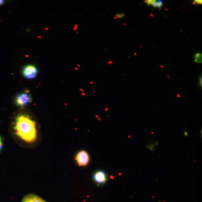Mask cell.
I'll list each match as a JSON object with an SVG mask.
<instances>
[{
    "label": "cell",
    "instance_id": "1",
    "mask_svg": "<svg viewBox=\"0 0 202 202\" xmlns=\"http://www.w3.org/2000/svg\"><path fill=\"white\" fill-rule=\"evenodd\" d=\"M39 124L31 111L21 108L13 113L10 121V130L15 138L27 144L38 141Z\"/></svg>",
    "mask_w": 202,
    "mask_h": 202
},
{
    "label": "cell",
    "instance_id": "37",
    "mask_svg": "<svg viewBox=\"0 0 202 202\" xmlns=\"http://www.w3.org/2000/svg\"><path fill=\"white\" fill-rule=\"evenodd\" d=\"M78 33H79V32H77V33H78Z\"/></svg>",
    "mask_w": 202,
    "mask_h": 202
},
{
    "label": "cell",
    "instance_id": "36",
    "mask_svg": "<svg viewBox=\"0 0 202 202\" xmlns=\"http://www.w3.org/2000/svg\"><path fill=\"white\" fill-rule=\"evenodd\" d=\"M166 10H168L167 9H166Z\"/></svg>",
    "mask_w": 202,
    "mask_h": 202
},
{
    "label": "cell",
    "instance_id": "2",
    "mask_svg": "<svg viewBox=\"0 0 202 202\" xmlns=\"http://www.w3.org/2000/svg\"><path fill=\"white\" fill-rule=\"evenodd\" d=\"M31 101L32 98L31 96L29 93L27 92L20 93L15 98V104L21 108L27 106Z\"/></svg>",
    "mask_w": 202,
    "mask_h": 202
},
{
    "label": "cell",
    "instance_id": "15",
    "mask_svg": "<svg viewBox=\"0 0 202 202\" xmlns=\"http://www.w3.org/2000/svg\"><path fill=\"white\" fill-rule=\"evenodd\" d=\"M5 3V1L3 0H0V6L4 4Z\"/></svg>",
    "mask_w": 202,
    "mask_h": 202
},
{
    "label": "cell",
    "instance_id": "25",
    "mask_svg": "<svg viewBox=\"0 0 202 202\" xmlns=\"http://www.w3.org/2000/svg\"><path fill=\"white\" fill-rule=\"evenodd\" d=\"M150 16H151L152 17H153V15L152 14H150Z\"/></svg>",
    "mask_w": 202,
    "mask_h": 202
},
{
    "label": "cell",
    "instance_id": "11",
    "mask_svg": "<svg viewBox=\"0 0 202 202\" xmlns=\"http://www.w3.org/2000/svg\"><path fill=\"white\" fill-rule=\"evenodd\" d=\"M3 146V143L2 138L1 136H0V153L1 152V150L2 149Z\"/></svg>",
    "mask_w": 202,
    "mask_h": 202
},
{
    "label": "cell",
    "instance_id": "26",
    "mask_svg": "<svg viewBox=\"0 0 202 202\" xmlns=\"http://www.w3.org/2000/svg\"><path fill=\"white\" fill-rule=\"evenodd\" d=\"M117 18L116 17H113V19H117Z\"/></svg>",
    "mask_w": 202,
    "mask_h": 202
},
{
    "label": "cell",
    "instance_id": "7",
    "mask_svg": "<svg viewBox=\"0 0 202 202\" xmlns=\"http://www.w3.org/2000/svg\"><path fill=\"white\" fill-rule=\"evenodd\" d=\"M194 62L198 63H202V55L201 53H195L194 56Z\"/></svg>",
    "mask_w": 202,
    "mask_h": 202
},
{
    "label": "cell",
    "instance_id": "29",
    "mask_svg": "<svg viewBox=\"0 0 202 202\" xmlns=\"http://www.w3.org/2000/svg\"><path fill=\"white\" fill-rule=\"evenodd\" d=\"M98 120H99V121H101V118H98Z\"/></svg>",
    "mask_w": 202,
    "mask_h": 202
},
{
    "label": "cell",
    "instance_id": "14",
    "mask_svg": "<svg viewBox=\"0 0 202 202\" xmlns=\"http://www.w3.org/2000/svg\"><path fill=\"white\" fill-rule=\"evenodd\" d=\"M78 27V24H76L75 25L74 28H73V31H76Z\"/></svg>",
    "mask_w": 202,
    "mask_h": 202
},
{
    "label": "cell",
    "instance_id": "30",
    "mask_svg": "<svg viewBox=\"0 0 202 202\" xmlns=\"http://www.w3.org/2000/svg\"><path fill=\"white\" fill-rule=\"evenodd\" d=\"M77 66H78V67H80V65H79V64H78Z\"/></svg>",
    "mask_w": 202,
    "mask_h": 202
},
{
    "label": "cell",
    "instance_id": "9",
    "mask_svg": "<svg viewBox=\"0 0 202 202\" xmlns=\"http://www.w3.org/2000/svg\"><path fill=\"white\" fill-rule=\"evenodd\" d=\"M158 6L157 7L159 8H161L163 6V3L161 1H157Z\"/></svg>",
    "mask_w": 202,
    "mask_h": 202
},
{
    "label": "cell",
    "instance_id": "8",
    "mask_svg": "<svg viewBox=\"0 0 202 202\" xmlns=\"http://www.w3.org/2000/svg\"><path fill=\"white\" fill-rule=\"evenodd\" d=\"M125 16V15L124 13H117L116 15H115V17L119 18H122L123 17H124Z\"/></svg>",
    "mask_w": 202,
    "mask_h": 202
},
{
    "label": "cell",
    "instance_id": "12",
    "mask_svg": "<svg viewBox=\"0 0 202 202\" xmlns=\"http://www.w3.org/2000/svg\"><path fill=\"white\" fill-rule=\"evenodd\" d=\"M199 84L200 87L202 88V75L200 77L199 79Z\"/></svg>",
    "mask_w": 202,
    "mask_h": 202
},
{
    "label": "cell",
    "instance_id": "32",
    "mask_svg": "<svg viewBox=\"0 0 202 202\" xmlns=\"http://www.w3.org/2000/svg\"><path fill=\"white\" fill-rule=\"evenodd\" d=\"M126 23H124V24H123V25H126Z\"/></svg>",
    "mask_w": 202,
    "mask_h": 202
},
{
    "label": "cell",
    "instance_id": "27",
    "mask_svg": "<svg viewBox=\"0 0 202 202\" xmlns=\"http://www.w3.org/2000/svg\"><path fill=\"white\" fill-rule=\"evenodd\" d=\"M90 84H93V82H90Z\"/></svg>",
    "mask_w": 202,
    "mask_h": 202
},
{
    "label": "cell",
    "instance_id": "17",
    "mask_svg": "<svg viewBox=\"0 0 202 202\" xmlns=\"http://www.w3.org/2000/svg\"><path fill=\"white\" fill-rule=\"evenodd\" d=\"M112 63H113V62L111 61H108L107 62V64L108 65L111 64H112Z\"/></svg>",
    "mask_w": 202,
    "mask_h": 202
},
{
    "label": "cell",
    "instance_id": "33",
    "mask_svg": "<svg viewBox=\"0 0 202 202\" xmlns=\"http://www.w3.org/2000/svg\"><path fill=\"white\" fill-rule=\"evenodd\" d=\"M95 92H95V91H93V93H95Z\"/></svg>",
    "mask_w": 202,
    "mask_h": 202
},
{
    "label": "cell",
    "instance_id": "18",
    "mask_svg": "<svg viewBox=\"0 0 202 202\" xmlns=\"http://www.w3.org/2000/svg\"><path fill=\"white\" fill-rule=\"evenodd\" d=\"M155 145H156V146H158V144H159V143H158L157 141H156L155 142Z\"/></svg>",
    "mask_w": 202,
    "mask_h": 202
},
{
    "label": "cell",
    "instance_id": "28",
    "mask_svg": "<svg viewBox=\"0 0 202 202\" xmlns=\"http://www.w3.org/2000/svg\"><path fill=\"white\" fill-rule=\"evenodd\" d=\"M193 5H195V4H196V3H195V2H193Z\"/></svg>",
    "mask_w": 202,
    "mask_h": 202
},
{
    "label": "cell",
    "instance_id": "35",
    "mask_svg": "<svg viewBox=\"0 0 202 202\" xmlns=\"http://www.w3.org/2000/svg\"><path fill=\"white\" fill-rule=\"evenodd\" d=\"M101 122H102V120H101Z\"/></svg>",
    "mask_w": 202,
    "mask_h": 202
},
{
    "label": "cell",
    "instance_id": "13",
    "mask_svg": "<svg viewBox=\"0 0 202 202\" xmlns=\"http://www.w3.org/2000/svg\"><path fill=\"white\" fill-rule=\"evenodd\" d=\"M194 2L196 3V4H198L201 5L202 4V0H195L194 1Z\"/></svg>",
    "mask_w": 202,
    "mask_h": 202
},
{
    "label": "cell",
    "instance_id": "24",
    "mask_svg": "<svg viewBox=\"0 0 202 202\" xmlns=\"http://www.w3.org/2000/svg\"><path fill=\"white\" fill-rule=\"evenodd\" d=\"M75 69L76 71H78V68H75Z\"/></svg>",
    "mask_w": 202,
    "mask_h": 202
},
{
    "label": "cell",
    "instance_id": "23",
    "mask_svg": "<svg viewBox=\"0 0 202 202\" xmlns=\"http://www.w3.org/2000/svg\"><path fill=\"white\" fill-rule=\"evenodd\" d=\"M95 117H96L97 118H99V116H97V115H96V116H95Z\"/></svg>",
    "mask_w": 202,
    "mask_h": 202
},
{
    "label": "cell",
    "instance_id": "4",
    "mask_svg": "<svg viewBox=\"0 0 202 202\" xmlns=\"http://www.w3.org/2000/svg\"><path fill=\"white\" fill-rule=\"evenodd\" d=\"M75 160L79 166H86L89 162V155L86 151L81 150L77 153Z\"/></svg>",
    "mask_w": 202,
    "mask_h": 202
},
{
    "label": "cell",
    "instance_id": "21",
    "mask_svg": "<svg viewBox=\"0 0 202 202\" xmlns=\"http://www.w3.org/2000/svg\"><path fill=\"white\" fill-rule=\"evenodd\" d=\"M81 95L82 96H84V95H85V93H82Z\"/></svg>",
    "mask_w": 202,
    "mask_h": 202
},
{
    "label": "cell",
    "instance_id": "34",
    "mask_svg": "<svg viewBox=\"0 0 202 202\" xmlns=\"http://www.w3.org/2000/svg\"><path fill=\"white\" fill-rule=\"evenodd\" d=\"M161 68H163V67L162 66H161Z\"/></svg>",
    "mask_w": 202,
    "mask_h": 202
},
{
    "label": "cell",
    "instance_id": "16",
    "mask_svg": "<svg viewBox=\"0 0 202 202\" xmlns=\"http://www.w3.org/2000/svg\"><path fill=\"white\" fill-rule=\"evenodd\" d=\"M184 134L185 136L186 137H188L189 136V133L187 131H185Z\"/></svg>",
    "mask_w": 202,
    "mask_h": 202
},
{
    "label": "cell",
    "instance_id": "38",
    "mask_svg": "<svg viewBox=\"0 0 202 202\" xmlns=\"http://www.w3.org/2000/svg\"><path fill=\"white\" fill-rule=\"evenodd\" d=\"M152 134H153V132H152Z\"/></svg>",
    "mask_w": 202,
    "mask_h": 202
},
{
    "label": "cell",
    "instance_id": "22",
    "mask_svg": "<svg viewBox=\"0 0 202 202\" xmlns=\"http://www.w3.org/2000/svg\"><path fill=\"white\" fill-rule=\"evenodd\" d=\"M108 111V108H105V111L107 112Z\"/></svg>",
    "mask_w": 202,
    "mask_h": 202
},
{
    "label": "cell",
    "instance_id": "19",
    "mask_svg": "<svg viewBox=\"0 0 202 202\" xmlns=\"http://www.w3.org/2000/svg\"><path fill=\"white\" fill-rule=\"evenodd\" d=\"M177 97H178V98H179L181 97V96H180V95L179 94H178V95H177Z\"/></svg>",
    "mask_w": 202,
    "mask_h": 202
},
{
    "label": "cell",
    "instance_id": "10",
    "mask_svg": "<svg viewBox=\"0 0 202 202\" xmlns=\"http://www.w3.org/2000/svg\"><path fill=\"white\" fill-rule=\"evenodd\" d=\"M151 5L155 8L157 7L158 6L157 1H155V0H153V2H152V3Z\"/></svg>",
    "mask_w": 202,
    "mask_h": 202
},
{
    "label": "cell",
    "instance_id": "20",
    "mask_svg": "<svg viewBox=\"0 0 202 202\" xmlns=\"http://www.w3.org/2000/svg\"><path fill=\"white\" fill-rule=\"evenodd\" d=\"M79 90L80 91H81V92H82L83 93V92H84V91H83V90L82 89H81H81H79Z\"/></svg>",
    "mask_w": 202,
    "mask_h": 202
},
{
    "label": "cell",
    "instance_id": "6",
    "mask_svg": "<svg viewBox=\"0 0 202 202\" xmlns=\"http://www.w3.org/2000/svg\"><path fill=\"white\" fill-rule=\"evenodd\" d=\"M21 202H47L38 195L33 193L26 195L23 197Z\"/></svg>",
    "mask_w": 202,
    "mask_h": 202
},
{
    "label": "cell",
    "instance_id": "3",
    "mask_svg": "<svg viewBox=\"0 0 202 202\" xmlns=\"http://www.w3.org/2000/svg\"><path fill=\"white\" fill-rule=\"evenodd\" d=\"M38 73L37 68L35 65L33 64L26 65L22 70L23 76L27 79H34L37 75Z\"/></svg>",
    "mask_w": 202,
    "mask_h": 202
},
{
    "label": "cell",
    "instance_id": "31",
    "mask_svg": "<svg viewBox=\"0 0 202 202\" xmlns=\"http://www.w3.org/2000/svg\"><path fill=\"white\" fill-rule=\"evenodd\" d=\"M134 55H136H136H137V53H135Z\"/></svg>",
    "mask_w": 202,
    "mask_h": 202
},
{
    "label": "cell",
    "instance_id": "5",
    "mask_svg": "<svg viewBox=\"0 0 202 202\" xmlns=\"http://www.w3.org/2000/svg\"><path fill=\"white\" fill-rule=\"evenodd\" d=\"M93 178L95 183L98 185H104L107 181V175L102 170H98L93 174Z\"/></svg>",
    "mask_w": 202,
    "mask_h": 202
}]
</instances>
